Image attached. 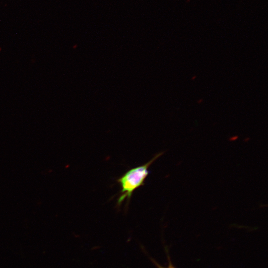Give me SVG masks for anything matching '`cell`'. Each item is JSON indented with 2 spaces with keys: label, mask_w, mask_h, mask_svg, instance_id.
<instances>
[{
  "label": "cell",
  "mask_w": 268,
  "mask_h": 268,
  "mask_svg": "<svg viewBox=\"0 0 268 268\" xmlns=\"http://www.w3.org/2000/svg\"><path fill=\"white\" fill-rule=\"evenodd\" d=\"M156 265L158 267V268H175L172 265L171 263H170L169 265L168 266V267L167 268H164V267H162L160 266H159L158 264H156Z\"/></svg>",
  "instance_id": "obj_2"
},
{
  "label": "cell",
  "mask_w": 268,
  "mask_h": 268,
  "mask_svg": "<svg viewBox=\"0 0 268 268\" xmlns=\"http://www.w3.org/2000/svg\"><path fill=\"white\" fill-rule=\"evenodd\" d=\"M203 99H200L199 100H198L197 101V103L198 104H201V103H202L203 102Z\"/></svg>",
  "instance_id": "obj_3"
},
{
  "label": "cell",
  "mask_w": 268,
  "mask_h": 268,
  "mask_svg": "<svg viewBox=\"0 0 268 268\" xmlns=\"http://www.w3.org/2000/svg\"><path fill=\"white\" fill-rule=\"evenodd\" d=\"M163 153L160 152L146 163L131 168L118 179L117 182L121 189L117 201L118 205H120L125 200L127 204L129 203L133 193L144 185L145 180L149 174L148 168Z\"/></svg>",
  "instance_id": "obj_1"
},
{
  "label": "cell",
  "mask_w": 268,
  "mask_h": 268,
  "mask_svg": "<svg viewBox=\"0 0 268 268\" xmlns=\"http://www.w3.org/2000/svg\"><path fill=\"white\" fill-rule=\"evenodd\" d=\"M197 78V75H194L191 78V80H194Z\"/></svg>",
  "instance_id": "obj_4"
}]
</instances>
